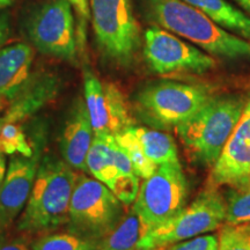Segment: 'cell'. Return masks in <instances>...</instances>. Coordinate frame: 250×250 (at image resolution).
<instances>
[{"label":"cell","instance_id":"6da1fadb","mask_svg":"<svg viewBox=\"0 0 250 250\" xmlns=\"http://www.w3.org/2000/svg\"><path fill=\"white\" fill-rule=\"evenodd\" d=\"M78 175L57 156H42L29 198L18 220V229L24 233H42L67 224Z\"/></svg>","mask_w":250,"mask_h":250},{"label":"cell","instance_id":"7a4b0ae2","mask_svg":"<svg viewBox=\"0 0 250 250\" xmlns=\"http://www.w3.org/2000/svg\"><path fill=\"white\" fill-rule=\"evenodd\" d=\"M149 18L159 27L183 37L212 56L250 59V43L182 0H146Z\"/></svg>","mask_w":250,"mask_h":250},{"label":"cell","instance_id":"3957f363","mask_svg":"<svg viewBox=\"0 0 250 250\" xmlns=\"http://www.w3.org/2000/svg\"><path fill=\"white\" fill-rule=\"evenodd\" d=\"M245 104L239 96H212L190 120L175 129L192 161L206 167L215 164Z\"/></svg>","mask_w":250,"mask_h":250},{"label":"cell","instance_id":"277c9868","mask_svg":"<svg viewBox=\"0 0 250 250\" xmlns=\"http://www.w3.org/2000/svg\"><path fill=\"white\" fill-rule=\"evenodd\" d=\"M123 218V203L99 180L78 175L68 210L67 229L101 242Z\"/></svg>","mask_w":250,"mask_h":250},{"label":"cell","instance_id":"5b68a950","mask_svg":"<svg viewBox=\"0 0 250 250\" xmlns=\"http://www.w3.org/2000/svg\"><path fill=\"white\" fill-rule=\"evenodd\" d=\"M90 19L102 54L117 65L129 66L142 45L130 0H90Z\"/></svg>","mask_w":250,"mask_h":250},{"label":"cell","instance_id":"8992f818","mask_svg":"<svg viewBox=\"0 0 250 250\" xmlns=\"http://www.w3.org/2000/svg\"><path fill=\"white\" fill-rule=\"evenodd\" d=\"M212 98L201 85L162 81L140 90L137 107L147 123L159 129H176Z\"/></svg>","mask_w":250,"mask_h":250},{"label":"cell","instance_id":"52a82bcc","mask_svg":"<svg viewBox=\"0 0 250 250\" xmlns=\"http://www.w3.org/2000/svg\"><path fill=\"white\" fill-rule=\"evenodd\" d=\"M226 202L215 188L202 192L191 204L142 240L139 249L167 248L174 243L213 232L225 223Z\"/></svg>","mask_w":250,"mask_h":250},{"label":"cell","instance_id":"ba28073f","mask_svg":"<svg viewBox=\"0 0 250 250\" xmlns=\"http://www.w3.org/2000/svg\"><path fill=\"white\" fill-rule=\"evenodd\" d=\"M188 184L180 161L158 166L140 184L134 211L152 228L175 217L186 205Z\"/></svg>","mask_w":250,"mask_h":250},{"label":"cell","instance_id":"9c48e42d","mask_svg":"<svg viewBox=\"0 0 250 250\" xmlns=\"http://www.w3.org/2000/svg\"><path fill=\"white\" fill-rule=\"evenodd\" d=\"M27 30L41 54L76 61V20L68 0H49L41 5L29 18Z\"/></svg>","mask_w":250,"mask_h":250},{"label":"cell","instance_id":"30bf717a","mask_svg":"<svg viewBox=\"0 0 250 250\" xmlns=\"http://www.w3.org/2000/svg\"><path fill=\"white\" fill-rule=\"evenodd\" d=\"M144 56L151 70L159 74H203L215 66L211 56L161 27L145 31Z\"/></svg>","mask_w":250,"mask_h":250},{"label":"cell","instance_id":"8fae6325","mask_svg":"<svg viewBox=\"0 0 250 250\" xmlns=\"http://www.w3.org/2000/svg\"><path fill=\"white\" fill-rule=\"evenodd\" d=\"M35 152L33 156H14L9 161L8 168L0 189V229L5 230L14 223L23 211L29 198L31 188L35 181L37 169L45 146V131L37 130L33 137Z\"/></svg>","mask_w":250,"mask_h":250},{"label":"cell","instance_id":"7c38bea8","mask_svg":"<svg viewBox=\"0 0 250 250\" xmlns=\"http://www.w3.org/2000/svg\"><path fill=\"white\" fill-rule=\"evenodd\" d=\"M83 94L94 134L115 137L133 125L126 101L116 85L101 81L93 72L85 71Z\"/></svg>","mask_w":250,"mask_h":250},{"label":"cell","instance_id":"4fadbf2b","mask_svg":"<svg viewBox=\"0 0 250 250\" xmlns=\"http://www.w3.org/2000/svg\"><path fill=\"white\" fill-rule=\"evenodd\" d=\"M250 181V99L215 164L212 166V187H237Z\"/></svg>","mask_w":250,"mask_h":250},{"label":"cell","instance_id":"5bb4252c","mask_svg":"<svg viewBox=\"0 0 250 250\" xmlns=\"http://www.w3.org/2000/svg\"><path fill=\"white\" fill-rule=\"evenodd\" d=\"M94 130L85 100L74 103L62 129L59 147L62 160L73 169L87 170V154L93 143Z\"/></svg>","mask_w":250,"mask_h":250},{"label":"cell","instance_id":"9a60e30c","mask_svg":"<svg viewBox=\"0 0 250 250\" xmlns=\"http://www.w3.org/2000/svg\"><path fill=\"white\" fill-rule=\"evenodd\" d=\"M58 88L57 78L52 74L43 73L31 76L18 95L9 101L8 108L1 117V122H15L21 124L29 120L46 103L55 99Z\"/></svg>","mask_w":250,"mask_h":250},{"label":"cell","instance_id":"2e32d148","mask_svg":"<svg viewBox=\"0 0 250 250\" xmlns=\"http://www.w3.org/2000/svg\"><path fill=\"white\" fill-rule=\"evenodd\" d=\"M34 49L27 43H15L0 49V96L9 102L30 79Z\"/></svg>","mask_w":250,"mask_h":250},{"label":"cell","instance_id":"e0dca14e","mask_svg":"<svg viewBox=\"0 0 250 250\" xmlns=\"http://www.w3.org/2000/svg\"><path fill=\"white\" fill-rule=\"evenodd\" d=\"M230 33L250 40V17L226 0H182Z\"/></svg>","mask_w":250,"mask_h":250},{"label":"cell","instance_id":"ac0fdd59","mask_svg":"<svg viewBox=\"0 0 250 250\" xmlns=\"http://www.w3.org/2000/svg\"><path fill=\"white\" fill-rule=\"evenodd\" d=\"M114 136L94 134L93 143L87 154V170L109 189L112 190L117 180V167L115 162Z\"/></svg>","mask_w":250,"mask_h":250},{"label":"cell","instance_id":"d6986e66","mask_svg":"<svg viewBox=\"0 0 250 250\" xmlns=\"http://www.w3.org/2000/svg\"><path fill=\"white\" fill-rule=\"evenodd\" d=\"M153 228L131 208L110 234L100 242L99 250H138L142 240Z\"/></svg>","mask_w":250,"mask_h":250},{"label":"cell","instance_id":"ffe728a7","mask_svg":"<svg viewBox=\"0 0 250 250\" xmlns=\"http://www.w3.org/2000/svg\"><path fill=\"white\" fill-rule=\"evenodd\" d=\"M131 131L136 137L144 154L153 164L160 166L168 162L179 161L176 145L168 133L133 125L131 126Z\"/></svg>","mask_w":250,"mask_h":250},{"label":"cell","instance_id":"44dd1931","mask_svg":"<svg viewBox=\"0 0 250 250\" xmlns=\"http://www.w3.org/2000/svg\"><path fill=\"white\" fill-rule=\"evenodd\" d=\"M115 162L117 167V180L111 191L124 205L132 204L139 191V176L129 156L117 143L115 146Z\"/></svg>","mask_w":250,"mask_h":250},{"label":"cell","instance_id":"7402d4cb","mask_svg":"<svg viewBox=\"0 0 250 250\" xmlns=\"http://www.w3.org/2000/svg\"><path fill=\"white\" fill-rule=\"evenodd\" d=\"M31 250H99L100 242L68 232L46 234L31 242Z\"/></svg>","mask_w":250,"mask_h":250},{"label":"cell","instance_id":"603a6c76","mask_svg":"<svg viewBox=\"0 0 250 250\" xmlns=\"http://www.w3.org/2000/svg\"><path fill=\"white\" fill-rule=\"evenodd\" d=\"M0 152L2 154H18L30 158L35 152V142L29 143L20 123L5 122L0 125Z\"/></svg>","mask_w":250,"mask_h":250},{"label":"cell","instance_id":"cb8c5ba5","mask_svg":"<svg viewBox=\"0 0 250 250\" xmlns=\"http://www.w3.org/2000/svg\"><path fill=\"white\" fill-rule=\"evenodd\" d=\"M225 223L250 224V181L237 187H230L226 193Z\"/></svg>","mask_w":250,"mask_h":250},{"label":"cell","instance_id":"d4e9b609","mask_svg":"<svg viewBox=\"0 0 250 250\" xmlns=\"http://www.w3.org/2000/svg\"><path fill=\"white\" fill-rule=\"evenodd\" d=\"M115 140L129 156L131 164H132L134 170L139 177L147 179L156 170L158 166L153 164L151 160H148L146 155L144 154L136 137L133 136L132 131H131V126L116 134Z\"/></svg>","mask_w":250,"mask_h":250},{"label":"cell","instance_id":"484cf974","mask_svg":"<svg viewBox=\"0 0 250 250\" xmlns=\"http://www.w3.org/2000/svg\"><path fill=\"white\" fill-rule=\"evenodd\" d=\"M218 250H250V224L225 223L219 230Z\"/></svg>","mask_w":250,"mask_h":250},{"label":"cell","instance_id":"4316f807","mask_svg":"<svg viewBox=\"0 0 250 250\" xmlns=\"http://www.w3.org/2000/svg\"><path fill=\"white\" fill-rule=\"evenodd\" d=\"M166 250H218V235L203 234L186 241L168 246Z\"/></svg>","mask_w":250,"mask_h":250},{"label":"cell","instance_id":"83f0119b","mask_svg":"<svg viewBox=\"0 0 250 250\" xmlns=\"http://www.w3.org/2000/svg\"><path fill=\"white\" fill-rule=\"evenodd\" d=\"M72 7L76 11L78 17V46L85 43L87 23L90 19L89 0H68Z\"/></svg>","mask_w":250,"mask_h":250},{"label":"cell","instance_id":"f1b7e54d","mask_svg":"<svg viewBox=\"0 0 250 250\" xmlns=\"http://www.w3.org/2000/svg\"><path fill=\"white\" fill-rule=\"evenodd\" d=\"M11 33V23L7 13H0V49L7 42Z\"/></svg>","mask_w":250,"mask_h":250},{"label":"cell","instance_id":"f546056e","mask_svg":"<svg viewBox=\"0 0 250 250\" xmlns=\"http://www.w3.org/2000/svg\"><path fill=\"white\" fill-rule=\"evenodd\" d=\"M0 250H31L30 247L27 246V243L20 239L14 240H5L0 245Z\"/></svg>","mask_w":250,"mask_h":250},{"label":"cell","instance_id":"4dcf8cb0","mask_svg":"<svg viewBox=\"0 0 250 250\" xmlns=\"http://www.w3.org/2000/svg\"><path fill=\"white\" fill-rule=\"evenodd\" d=\"M6 174V161H5V156L0 152V189H1V184L2 181H4Z\"/></svg>","mask_w":250,"mask_h":250},{"label":"cell","instance_id":"1f68e13d","mask_svg":"<svg viewBox=\"0 0 250 250\" xmlns=\"http://www.w3.org/2000/svg\"><path fill=\"white\" fill-rule=\"evenodd\" d=\"M234 1H236L237 4H239L243 9H245V11L250 13V0H234Z\"/></svg>","mask_w":250,"mask_h":250},{"label":"cell","instance_id":"d6a6232c","mask_svg":"<svg viewBox=\"0 0 250 250\" xmlns=\"http://www.w3.org/2000/svg\"><path fill=\"white\" fill-rule=\"evenodd\" d=\"M7 102H8L7 100L2 98V96H0V112L4 110L5 107H6V103H7Z\"/></svg>","mask_w":250,"mask_h":250},{"label":"cell","instance_id":"836d02e7","mask_svg":"<svg viewBox=\"0 0 250 250\" xmlns=\"http://www.w3.org/2000/svg\"><path fill=\"white\" fill-rule=\"evenodd\" d=\"M5 240H6V236H5V234H4V230L0 229V245H1V243L4 242Z\"/></svg>","mask_w":250,"mask_h":250},{"label":"cell","instance_id":"e575fe53","mask_svg":"<svg viewBox=\"0 0 250 250\" xmlns=\"http://www.w3.org/2000/svg\"><path fill=\"white\" fill-rule=\"evenodd\" d=\"M0 2H2V4L7 6V5L11 4V2H12V0H0Z\"/></svg>","mask_w":250,"mask_h":250},{"label":"cell","instance_id":"d590c367","mask_svg":"<svg viewBox=\"0 0 250 250\" xmlns=\"http://www.w3.org/2000/svg\"><path fill=\"white\" fill-rule=\"evenodd\" d=\"M138 250H166V248H153V249H138Z\"/></svg>","mask_w":250,"mask_h":250},{"label":"cell","instance_id":"8d00e7d4","mask_svg":"<svg viewBox=\"0 0 250 250\" xmlns=\"http://www.w3.org/2000/svg\"><path fill=\"white\" fill-rule=\"evenodd\" d=\"M2 7H6V5L2 4V2H0V8H2Z\"/></svg>","mask_w":250,"mask_h":250},{"label":"cell","instance_id":"74e56055","mask_svg":"<svg viewBox=\"0 0 250 250\" xmlns=\"http://www.w3.org/2000/svg\"><path fill=\"white\" fill-rule=\"evenodd\" d=\"M0 125H1V117H0Z\"/></svg>","mask_w":250,"mask_h":250}]
</instances>
